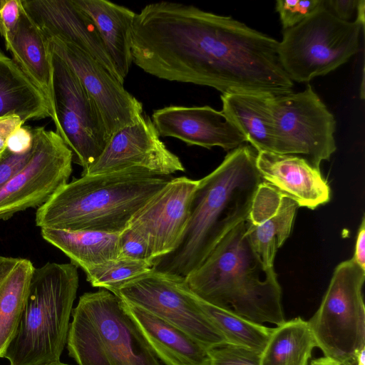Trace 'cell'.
<instances>
[{
    "label": "cell",
    "instance_id": "cell-1",
    "mask_svg": "<svg viewBox=\"0 0 365 365\" xmlns=\"http://www.w3.org/2000/svg\"><path fill=\"white\" fill-rule=\"evenodd\" d=\"M257 153L248 145L231 150L212 172L198 180L189 222L178 248L153 269L185 277L233 228L247 219L263 181Z\"/></svg>",
    "mask_w": 365,
    "mask_h": 365
},
{
    "label": "cell",
    "instance_id": "cell-2",
    "mask_svg": "<svg viewBox=\"0 0 365 365\" xmlns=\"http://www.w3.org/2000/svg\"><path fill=\"white\" fill-rule=\"evenodd\" d=\"M245 220L229 232L185 280L202 300L255 323L285 322L274 268L255 250Z\"/></svg>",
    "mask_w": 365,
    "mask_h": 365
},
{
    "label": "cell",
    "instance_id": "cell-3",
    "mask_svg": "<svg viewBox=\"0 0 365 365\" xmlns=\"http://www.w3.org/2000/svg\"><path fill=\"white\" fill-rule=\"evenodd\" d=\"M172 178L140 170L81 175L38 207L36 225L41 229L120 233Z\"/></svg>",
    "mask_w": 365,
    "mask_h": 365
},
{
    "label": "cell",
    "instance_id": "cell-4",
    "mask_svg": "<svg viewBox=\"0 0 365 365\" xmlns=\"http://www.w3.org/2000/svg\"><path fill=\"white\" fill-rule=\"evenodd\" d=\"M78 287L77 267L48 262L35 268L15 334L4 358L9 365L60 361Z\"/></svg>",
    "mask_w": 365,
    "mask_h": 365
},
{
    "label": "cell",
    "instance_id": "cell-5",
    "mask_svg": "<svg viewBox=\"0 0 365 365\" xmlns=\"http://www.w3.org/2000/svg\"><path fill=\"white\" fill-rule=\"evenodd\" d=\"M71 317L66 344L78 365H163L122 300L110 291L84 293Z\"/></svg>",
    "mask_w": 365,
    "mask_h": 365
},
{
    "label": "cell",
    "instance_id": "cell-6",
    "mask_svg": "<svg viewBox=\"0 0 365 365\" xmlns=\"http://www.w3.org/2000/svg\"><path fill=\"white\" fill-rule=\"evenodd\" d=\"M365 269L354 259L334 270L322 302L307 321L317 347L341 365H358L365 352Z\"/></svg>",
    "mask_w": 365,
    "mask_h": 365
},
{
    "label": "cell",
    "instance_id": "cell-7",
    "mask_svg": "<svg viewBox=\"0 0 365 365\" xmlns=\"http://www.w3.org/2000/svg\"><path fill=\"white\" fill-rule=\"evenodd\" d=\"M356 20L338 19L325 4L297 25L284 30L278 55L289 78L299 83L324 76L347 62L359 48Z\"/></svg>",
    "mask_w": 365,
    "mask_h": 365
},
{
    "label": "cell",
    "instance_id": "cell-8",
    "mask_svg": "<svg viewBox=\"0 0 365 365\" xmlns=\"http://www.w3.org/2000/svg\"><path fill=\"white\" fill-rule=\"evenodd\" d=\"M272 153L293 155L319 168L336 151V120L311 85L298 93L267 94Z\"/></svg>",
    "mask_w": 365,
    "mask_h": 365
},
{
    "label": "cell",
    "instance_id": "cell-9",
    "mask_svg": "<svg viewBox=\"0 0 365 365\" xmlns=\"http://www.w3.org/2000/svg\"><path fill=\"white\" fill-rule=\"evenodd\" d=\"M112 293L177 327L207 349L227 341L183 277L152 269Z\"/></svg>",
    "mask_w": 365,
    "mask_h": 365
},
{
    "label": "cell",
    "instance_id": "cell-10",
    "mask_svg": "<svg viewBox=\"0 0 365 365\" xmlns=\"http://www.w3.org/2000/svg\"><path fill=\"white\" fill-rule=\"evenodd\" d=\"M50 55L56 133L72 152L73 163L84 171L101 155L110 135L96 103L76 74L51 50Z\"/></svg>",
    "mask_w": 365,
    "mask_h": 365
},
{
    "label": "cell",
    "instance_id": "cell-11",
    "mask_svg": "<svg viewBox=\"0 0 365 365\" xmlns=\"http://www.w3.org/2000/svg\"><path fill=\"white\" fill-rule=\"evenodd\" d=\"M33 153L26 165L0 190V220L40 207L68 182L73 154L62 138L44 127L32 129Z\"/></svg>",
    "mask_w": 365,
    "mask_h": 365
},
{
    "label": "cell",
    "instance_id": "cell-12",
    "mask_svg": "<svg viewBox=\"0 0 365 365\" xmlns=\"http://www.w3.org/2000/svg\"><path fill=\"white\" fill-rule=\"evenodd\" d=\"M50 50L76 74L96 103L109 135L137 123L143 117V105L100 62L76 46L48 38Z\"/></svg>",
    "mask_w": 365,
    "mask_h": 365
},
{
    "label": "cell",
    "instance_id": "cell-13",
    "mask_svg": "<svg viewBox=\"0 0 365 365\" xmlns=\"http://www.w3.org/2000/svg\"><path fill=\"white\" fill-rule=\"evenodd\" d=\"M148 116L125 126L110 136L98 158L81 175L140 170L171 176L185 171L180 159L170 151Z\"/></svg>",
    "mask_w": 365,
    "mask_h": 365
},
{
    "label": "cell",
    "instance_id": "cell-14",
    "mask_svg": "<svg viewBox=\"0 0 365 365\" xmlns=\"http://www.w3.org/2000/svg\"><path fill=\"white\" fill-rule=\"evenodd\" d=\"M198 182L185 176L173 178L128 225L140 230L148 238L155 257L154 264L174 252L180 244Z\"/></svg>",
    "mask_w": 365,
    "mask_h": 365
},
{
    "label": "cell",
    "instance_id": "cell-15",
    "mask_svg": "<svg viewBox=\"0 0 365 365\" xmlns=\"http://www.w3.org/2000/svg\"><path fill=\"white\" fill-rule=\"evenodd\" d=\"M151 120L160 136L175 138L190 145L232 150L247 142L222 110L208 106L164 107L153 112Z\"/></svg>",
    "mask_w": 365,
    "mask_h": 365
},
{
    "label": "cell",
    "instance_id": "cell-16",
    "mask_svg": "<svg viewBox=\"0 0 365 365\" xmlns=\"http://www.w3.org/2000/svg\"><path fill=\"white\" fill-rule=\"evenodd\" d=\"M21 4L47 38H58L85 51L119 80L93 22L73 0H21Z\"/></svg>",
    "mask_w": 365,
    "mask_h": 365
},
{
    "label": "cell",
    "instance_id": "cell-17",
    "mask_svg": "<svg viewBox=\"0 0 365 365\" xmlns=\"http://www.w3.org/2000/svg\"><path fill=\"white\" fill-rule=\"evenodd\" d=\"M256 165L262 180L311 210L330 200L331 190L320 169L304 158L272 152H257Z\"/></svg>",
    "mask_w": 365,
    "mask_h": 365
},
{
    "label": "cell",
    "instance_id": "cell-18",
    "mask_svg": "<svg viewBox=\"0 0 365 365\" xmlns=\"http://www.w3.org/2000/svg\"><path fill=\"white\" fill-rule=\"evenodd\" d=\"M123 302L162 363L210 365L208 349L204 345L172 324L140 307Z\"/></svg>",
    "mask_w": 365,
    "mask_h": 365
},
{
    "label": "cell",
    "instance_id": "cell-19",
    "mask_svg": "<svg viewBox=\"0 0 365 365\" xmlns=\"http://www.w3.org/2000/svg\"><path fill=\"white\" fill-rule=\"evenodd\" d=\"M73 2L93 22L123 83L133 63L131 38L136 13L106 0Z\"/></svg>",
    "mask_w": 365,
    "mask_h": 365
},
{
    "label": "cell",
    "instance_id": "cell-20",
    "mask_svg": "<svg viewBox=\"0 0 365 365\" xmlns=\"http://www.w3.org/2000/svg\"><path fill=\"white\" fill-rule=\"evenodd\" d=\"M13 60L46 99L53 118L52 67L48 40L22 9L19 24L5 44Z\"/></svg>",
    "mask_w": 365,
    "mask_h": 365
},
{
    "label": "cell",
    "instance_id": "cell-21",
    "mask_svg": "<svg viewBox=\"0 0 365 365\" xmlns=\"http://www.w3.org/2000/svg\"><path fill=\"white\" fill-rule=\"evenodd\" d=\"M34 269L28 259L0 256V358L15 334Z\"/></svg>",
    "mask_w": 365,
    "mask_h": 365
},
{
    "label": "cell",
    "instance_id": "cell-22",
    "mask_svg": "<svg viewBox=\"0 0 365 365\" xmlns=\"http://www.w3.org/2000/svg\"><path fill=\"white\" fill-rule=\"evenodd\" d=\"M11 115L24 122L51 116L43 95L13 58L0 51V118Z\"/></svg>",
    "mask_w": 365,
    "mask_h": 365
},
{
    "label": "cell",
    "instance_id": "cell-23",
    "mask_svg": "<svg viewBox=\"0 0 365 365\" xmlns=\"http://www.w3.org/2000/svg\"><path fill=\"white\" fill-rule=\"evenodd\" d=\"M41 235L68 257L71 263L83 270L118 256L119 233L41 228Z\"/></svg>",
    "mask_w": 365,
    "mask_h": 365
},
{
    "label": "cell",
    "instance_id": "cell-24",
    "mask_svg": "<svg viewBox=\"0 0 365 365\" xmlns=\"http://www.w3.org/2000/svg\"><path fill=\"white\" fill-rule=\"evenodd\" d=\"M317 347L307 321L296 317L272 329L259 365H309Z\"/></svg>",
    "mask_w": 365,
    "mask_h": 365
},
{
    "label": "cell",
    "instance_id": "cell-25",
    "mask_svg": "<svg viewBox=\"0 0 365 365\" xmlns=\"http://www.w3.org/2000/svg\"><path fill=\"white\" fill-rule=\"evenodd\" d=\"M267 94L221 95L222 111L257 152H272Z\"/></svg>",
    "mask_w": 365,
    "mask_h": 365
},
{
    "label": "cell",
    "instance_id": "cell-26",
    "mask_svg": "<svg viewBox=\"0 0 365 365\" xmlns=\"http://www.w3.org/2000/svg\"><path fill=\"white\" fill-rule=\"evenodd\" d=\"M298 207L293 200L284 195L279 208L266 215L257 225L247 221L250 240L266 267L274 268L277 250L289 237Z\"/></svg>",
    "mask_w": 365,
    "mask_h": 365
},
{
    "label": "cell",
    "instance_id": "cell-27",
    "mask_svg": "<svg viewBox=\"0 0 365 365\" xmlns=\"http://www.w3.org/2000/svg\"><path fill=\"white\" fill-rule=\"evenodd\" d=\"M197 298L201 308L227 342L262 352L272 328L245 319Z\"/></svg>",
    "mask_w": 365,
    "mask_h": 365
},
{
    "label": "cell",
    "instance_id": "cell-28",
    "mask_svg": "<svg viewBox=\"0 0 365 365\" xmlns=\"http://www.w3.org/2000/svg\"><path fill=\"white\" fill-rule=\"evenodd\" d=\"M153 269L150 263L128 258L117 257L83 270L86 280L95 287L110 292L128 281Z\"/></svg>",
    "mask_w": 365,
    "mask_h": 365
},
{
    "label": "cell",
    "instance_id": "cell-29",
    "mask_svg": "<svg viewBox=\"0 0 365 365\" xmlns=\"http://www.w3.org/2000/svg\"><path fill=\"white\" fill-rule=\"evenodd\" d=\"M143 261L152 264L155 262L153 248L148 238L137 228L128 225L118 235V256Z\"/></svg>",
    "mask_w": 365,
    "mask_h": 365
},
{
    "label": "cell",
    "instance_id": "cell-30",
    "mask_svg": "<svg viewBox=\"0 0 365 365\" xmlns=\"http://www.w3.org/2000/svg\"><path fill=\"white\" fill-rule=\"evenodd\" d=\"M210 365H259L261 352L227 341L208 348Z\"/></svg>",
    "mask_w": 365,
    "mask_h": 365
},
{
    "label": "cell",
    "instance_id": "cell-31",
    "mask_svg": "<svg viewBox=\"0 0 365 365\" xmlns=\"http://www.w3.org/2000/svg\"><path fill=\"white\" fill-rule=\"evenodd\" d=\"M324 4V0H278L275 9L285 30L297 25Z\"/></svg>",
    "mask_w": 365,
    "mask_h": 365
},
{
    "label": "cell",
    "instance_id": "cell-32",
    "mask_svg": "<svg viewBox=\"0 0 365 365\" xmlns=\"http://www.w3.org/2000/svg\"><path fill=\"white\" fill-rule=\"evenodd\" d=\"M22 9L21 0H0V35L5 44L19 24Z\"/></svg>",
    "mask_w": 365,
    "mask_h": 365
},
{
    "label": "cell",
    "instance_id": "cell-33",
    "mask_svg": "<svg viewBox=\"0 0 365 365\" xmlns=\"http://www.w3.org/2000/svg\"><path fill=\"white\" fill-rule=\"evenodd\" d=\"M33 153L16 154L6 149L0 158V190L26 165Z\"/></svg>",
    "mask_w": 365,
    "mask_h": 365
},
{
    "label": "cell",
    "instance_id": "cell-34",
    "mask_svg": "<svg viewBox=\"0 0 365 365\" xmlns=\"http://www.w3.org/2000/svg\"><path fill=\"white\" fill-rule=\"evenodd\" d=\"M33 140L32 129L22 125L9 135L6 141V149L16 154L26 153L32 149Z\"/></svg>",
    "mask_w": 365,
    "mask_h": 365
},
{
    "label": "cell",
    "instance_id": "cell-35",
    "mask_svg": "<svg viewBox=\"0 0 365 365\" xmlns=\"http://www.w3.org/2000/svg\"><path fill=\"white\" fill-rule=\"evenodd\" d=\"M359 0H328L327 7L339 19L349 21L356 11Z\"/></svg>",
    "mask_w": 365,
    "mask_h": 365
},
{
    "label": "cell",
    "instance_id": "cell-36",
    "mask_svg": "<svg viewBox=\"0 0 365 365\" xmlns=\"http://www.w3.org/2000/svg\"><path fill=\"white\" fill-rule=\"evenodd\" d=\"M25 122L16 115L0 118V158L6 149V141L13 131L20 128Z\"/></svg>",
    "mask_w": 365,
    "mask_h": 365
},
{
    "label": "cell",
    "instance_id": "cell-37",
    "mask_svg": "<svg viewBox=\"0 0 365 365\" xmlns=\"http://www.w3.org/2000/svg\"><path fill=\"white\" fill-rule=\"evenodd\" d=\"M353 259L364 269H365V218L362 220L358 230L355 251Z\"/></svg>",
    "mask_w": 365,
    "mask_h": 365
},
{
    "label": "cell",
    "instance_id": "cell-38",
    "mask_svg": "<svg viewBox=\"0 0 365 365\" xmlns=\"http://www.w3.org/2000/svg\"><path fill=\"white\" fill-rule=\"evenodd\" d=\"M309 365H341L326 357H321L312 360ZM358 365H364V358H362Z\"/></svg>",
    "mask_w": 365,
    "mask_h": 365
},
{
    "label": "cell",
    "instance_id": "cell-39",
    "mask_svg": "<svg viewBox=\"0 0 365 365\" xmlns=\"http://www.w3.org/2000/svg\"><path fill=\"white\" fill-rule=\"evenodd\" d=\"M364 11H365V1L364 0H359L356 9V21L364 26Z\"/></svg>",
    "mask_w": 365,
    "mask_h": 365
},
{
    "label": "cell",
    "instance_id": "cell-40",
    "mask_svg": "<svg viewBox=\"0 0 365 365\" xmlns=\"http://www.w3.org/2000/svg\"><path fill=\"white\" fill-rule=\"evenodd\" d=\"M48 365H69V364H64V363H62V362L59 361V362L51 364H48Z\"/></svg>",
    "mask_w": 365,
    "mask_h": 365
}]
</instances>
